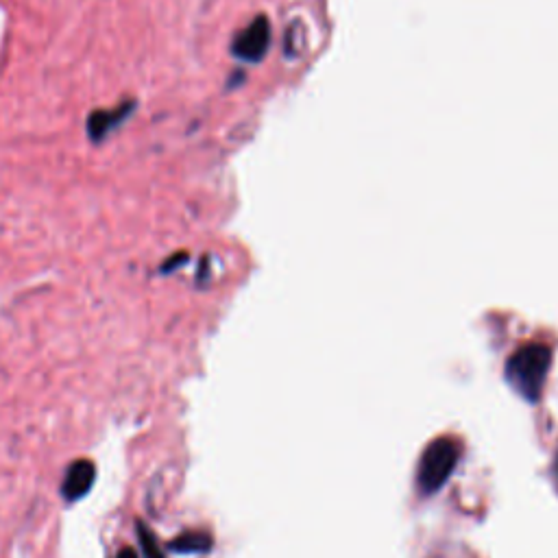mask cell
<instances>
[{"label": "cell", "instance_id": "1", "mask_svg": "<svg viewBox=\"0 0 558 558\" xmlns=\"http://www.w3.org/2000/svg\"><path fill=\"white\" fill-rule=\"evenodd\" d=\"M552 362V351L541 343L526 345L511 356L506 365V378L513 384L519 395H524L528 402H537L541 388L548 378Z\"/></svg>", "mask_w": 558, "mask_h": 558}, {"label": "cell", "instance_id": "2", "mask_svg": "<svg viewBox=\"0 0 558 558\" xmlns=\"http://www.w3.org/2000/svg\"><path fill=\"white\" fill-rule=\"evenodd\" d=\"M458 458H460V445L454 439H441L432 441L426 452L421 456V463H419V489L432 495L439 491L443 484L450 480L452 471L458 465Z\"/></svg>", "mask_w": 558, "mask_h": 558}, {"label": "cell", "instance_id": "3", "mask_svg": "<svg viewBox=\"0 0 558 558\" xmlns=\"http://www.w3.org/2000/svg\"><path fill=\"white\" fill-rule=\"evenodd\" d=\"M138 101L136 99H125L116 107L107 109H94V112L86 120V133L92 144H103L114 131L123 127L127 120L136 114Z\"/></svg>", "mask_w": 558, "mask_h": 558}, {"label": "cell", "instance_id": "4", "mask_svg": "<svg viewBox=\"0 0 558 558\" xmlns=\"http://www.w3.org/2000/svg\"><path fill=\"white\" fill-rule=\"evenodd\" d=\"M271 46V24L264 16H258L242 29L232 44V53L240 62H260Z\"/></svg>", "mask_w": 558, "mask_h": 558}, {"label": "cell", "instance_id": "5", "mask_svg": "<svg viewBox=\"0 0 558 558\" xmlns=\"http://www.w3.org/2000/svg\"><path fill=\"white\" fill-rule=\"evenodd\" d=\"M96 482V467L92 460H75L68 469L62 482V497L68 504H75L86 497Z\"/></svg>", "mask_w": 558, "mask_h": 558}, {"label": "cell", "instance_id": "6", "mask_svg": "<svg viewBox=\"0 0 558 558\" xmlns=\"http://www.w3.org/2000/svg\"><path fill=\"white\" fill-rule=\"evenodd\" d=\"M212 548V539L205 535V532H186V535H179L173 543L171 550L179 552V554H199V552H208Z\"/></svg>", "mask_w": 558, "mask_h": 558}, {"label": "cell", "instance_id": "7", "mask_svg": "<svg viewBox=\"0 0 558 558\" xmlns=\"http://www.w3.org/2000/svg\"><path fill=\"white\" fill-rule=\"evenodd\" d=\"M136 535L140 541V550L144 558H166L164 550L160 548V543H157V537L153 535V530L144 524V521H136Z\"/></svg>", "mask_w": 558, "mask_h": 558}, {"label": "cell", "instance_id": "8", "mask_svg": "<svg viewBox=\"0 0 558 558\" xmlns=\"http://www.w3.org/2000/svg\"><path fill=\"white\" fill-rule=\"evenodd\" d=\"M188 262V256L184 251H179V253H175V256H171L168 258L162 266H160V275H168V273H173V271H177L181 264H186Z\"/></svg>", "mask_w": 558, "mask_h": 558}, {"label": "cell", "instance_id": "9", "mask_svg": "<svg viewBox=\"0 0 558 558\" xmlns=\"http://www.w3.org/2000/svg\"><path fill=\"white\" fill-rule=\"evenodd\" d=\"M118 558H140V556L136 554V550H133V548H123L118 552Z\"/></svg>", "mask_w": 558, "mask_h": 558}, {"label": "cell", "instance_id": "10", "mask_svg": "<svg viewBox=\"0 0 558 558\" xmlns=\"http://www.w3.org/2000/svg\"><path fill=\"white\" fill-rule=\"evenodd\" d=\"M556 469H558V460H556Z\"/></svg>", "mask_w": 558, "mask_h": 558}]
</instances>
